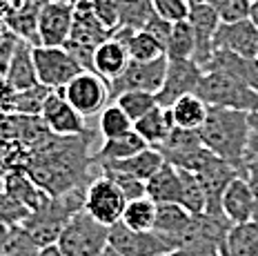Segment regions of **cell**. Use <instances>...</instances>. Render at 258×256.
<instances>
[{"label":"cell","mask_w":258,"mask_h":256,"mask_svg":"<svg viewBox=\"0 0 258 256\" xmlns=\"http://www.w3.org/2000/svg\"><path fill=\"white\" fill-rule=\"evenodd\" d=\"M214 69L238 78L240 83H245L247 87L258 94V56L245 58V56L227 54V51H216L203 72H214Z\"/></svg>","instance_id":"obj_22"},{"label":"cell","mask_w":258,"mask_h":256,"mask_svg":"<svg viewBox=\"0 0 258 256\" xmlns=\"http://www.w3.org/2000/svg\"><path fill=\"white\" fill-rule=\"evenodd\" d=\"M89 134L83 136H51L42 145L34 147L23 161V172L29 174L38 187L49 196H62L72 189L87 187L96 176L89 154Z\"/></svg>","instance_id":"obj_1"},{"label":"cell","mask_w":258,"mask_h":256,"mask_svg":"<svg viewBox=\"0 0 258 256\" xmlns=\"http://www.w3.org/2000/svg\"><path fill=\"white\" fill-rule=\"evenodd\" d=\"M125 47H127L129 60H134V62H152L165 56V47L145 29L134 31L125 40Z\"/></svg>","instance_id":"obj_33"},{"label":"cell","mask_w":258,"mask_h":256,"mask_svg":"<svg viewBox=\"0 0 258 256\" xmlns=\"http://www.w3.org/2000/svg\"><path fill=\"white\" fill-rule=\"evenodd\" d=\"M100 256H116V254H114V252H111V249H109V247H107V249H105V252H103V254H100Z\"/></svg>","instance_id":"obj_50"},{"label":"cell","mask_w":258,"mask_h":256,"mask_svg":"<svg viewBox=\"0 0 258 256\" xmlns=\"http://www.w3.org/2000/svg\"><path fill=\"white\" fill-rule=\"evenodd\" d=\"M145 196H147L149 201H154L156 205H160V203H176V205H180V201H182L180 169L165 163L163 167L145 183Z\"/></svg>","instance_id":"obj_20"},{"label":"cell","mask_w":258,"mask_h":256,"mask_svg":"<svg viewBox=\"0 0 258 256\" xmlns=\"http://www.w3.org/2000/svg\"><path fill=\"white\" fill-rule=\"evenodd\" d=\"M196 51V38L187 20L174 23V29L169 34V40L165 45V58L167 60H191Z\"/></svg>","instance_id":"obj_31"},{"label":"cell","mask_w":258,"mask_h":256,"mask_svg":"<svg viewBox=\"0 0 258 256\" xmlns=\"http://www.w3.org/2000/svg\"><path fill=\"white\" fill-rule=\"evenodd\" d=\"M29 214L31 212L20 205L18 201H14L12 196H7V194L0 196V223H5L9 227H20Z\"/></svg>","instance_id":"obj_41"},{"label":"cell","mask_w":258,"mask_h":256,"mask_svg":"<svg viewBox=\"0 0 258 256\" xmlns=\"http://www.w3.org/2000/svg\"><path fill=\"white\" fill-rule=\"evenodd\" d=\"M74 25V5L69 3H49L38 9V45L42 47H64Z\"/></svg>","instance_id":"obj_14"},{"label":"cell","mask_w":258,"mask_h":256,"mask_svg":"<svg viewBox=\"0 0 258 256\" xmlns=\"http://www.w3.org/2000/svg\"><path fill=\"white\" fill-rule=\"evenodd\" d=\"M249 18H251V23L258 27V3L251 5V12H249Z\"/></svg>","instance_id":"obj_47"},{"label":"cell","mask_w":258,"mask_h":256,"mask_svg":"<svg viewBox=\"0 0 258 256\" xmlns=\"http://www.w3.org/2000/svg\"><path fill=\"white\" fill-rule=\"evenodd\" d=\"M38 256H64V254L58 249V245H49V247H42Z\"/></svg>","instance_id":"obj_45"},{"label":"cell","mask_w":258,"mask_h":256,"mask_svg":"<svg viewBox=\"0 0 258 256\" xmlns=\"http://www.w3.org/2000/svg\"><path fill=\"white\" fill-rule=\"evenodd\" d=\"M254 3H258V0H251V5H254Z\"/></svg>","instance_id":"obj_53"},{"label":"cell","mask_w":258,"mask_h":256,"mask_svg":"<svg viewBox=\"0 0 258 256\" xmlns=\"http://www.w3.org/2000/svg\"><path fill=\"white\" fill-rule=\"evenodd\" d=\"M220 207H223V216L232 225L254 221V196H251V189L243 176H236L227 185Z\"/></svg>","instance_id":"obj_19"},{"label":"cell","mask_w":258,"mask_h":256,"mask_svg":"<svg viewBox=\"0 0 258 256\" xmlns=\"http://www.w3.org/2000/svg\"><path fill=\"white\" fill-rule=\"evenodd\" d=\"M154 3V12L163 18H167L169 23H180V20H187L189 16L191 5L187 0H152Z\"/></svg>","instance_id":"obj_42"},{"label":"cell","mask_w":258,"mask_h":256,"mask_svg":"<svg viewBox=\"0 0 258 256\" xmlns=\"http://www.w3.org/2000/svg\"><path fill=\"white\" fill-rule=\"evenodd\" d=\"M111 103H116L134 122L141 120L154 107H158L156 105V94H149V92H125L111 100Z\"/></svg>","instance_id":"obj_35"},{"label":"cell","mask_w":258,"mask_h":256,"mask_svg":"<svg viewBox=\"0 0 258 256\" xmlns=\"http://www.w3.org/2000/svg\"><path fill=\"white\" fill-rule=\"evenodd\" d=\"M49 3H69V5H76L78 0H49Z\"/></svg>","instance_id":"obj_49"},{"label":"cell","mask_w":258,"mask_h":256,"mask_svg":"<svg viewBox=\"0 0 258 256\" xmlns=\"http://www.w3.org/2000/svg\"><path fill=\"white\" fill-rule=\"evenodd\" d=\"M216 12L220 23H236V20L249 18L251 0H203Z\"/></svg>","instance_id":"obj_39"},{"label":"cell","mask_w":258,"mask_h":256,"mask_svg":"<svg viewBox=\"0 0 258 256\" xmlns=\"http://www.w3.org/2000/svg\"><path fill=\"white\" fill-rule=\"evenodd\" d=\"M171 130H174V120H171L169 109H165V107H154L149 114H145L141 120L134 122V132H136L149 147L163 145Z\"/></svg>","instance_id":"obj_26"},{"label":"cell","mask_w":258,"mask_h":256,"mask_svg":"<svg viewBox=\"0 0 258 256\" xmlns=\"http://www.w3.org/2000/svg\"><path fill=\"white\" fill-rule=\"evenodd\" d=\"M98 130L103 141H111V138L129 134L134 130V120L116 103H109L98 116Z\"/></svg>","instance_id":"obj_34"},{"label":"cell","mask_w":258,"mask_h":256,"mask_svg":"<svg viewBox=\"0 0 258 256\" xmlns=\"http://www.w3.org/2000/svg\"><path fill=\"white\" fill-rule=\"evenodd\" d=\"M154 221H156V203L149 201L147 196L129 201L120 218L122 225L134 229V232H152Z\"/></svg>","instance_id":"obj_32"},{"label":"cell","mask_w":258,"mask_h":256,"mask_svg":"<svg viewBox=\"0 0 258 256\" xmlns=\"http://www.w3.org/2000/svg\"><path fill=\"white\" fill-rule=\"evenodd\" d=\"M118 7V27H127L134 31H141L152 20L154 3L152 0H116Z\"/></svg>","instance_id":"obj_30"},{"label":"cell","mask_w":258,"mask_h":256,"mask_svg":"<svg viewBox=\"0 0 258 256\" xmlns=\"http://www.w3.org/2000/svg\"><path fill=\"white\" fill-rule=\"evenodd\" d=\"M3 78L16 92H23V89L40 85L38 76H36V67H34V47L29 42H25V40L16 42V49L12 58H9L7 67H5Z\"/></svg>","instance_id":"obj_18"},{"label":"cell","mask_w":258,"mask_h":256,"mask_svg":"<svg viewBox=\"0 0 258 256\" xmlns=\"http://www.w3.org/2000/svg\"><path fill=\"white\" fill-rule=\"evenodd\" d=\"M49 92H51V89L45 87V85H36V87L23 89V92H16L14 114H20V116H40Z\"/></svg>","instance_id":"obj_36"},{"label":"cell","mask_w":258,"mask_h":256,"mask_svg":"<svg viewBox=\"0 0 258 256\" xmlns=\"http://www.w3.org/2000/svg\"><path fill=\"white\" fill-rule=\"evenodd\" d=\"M214 49L254 58L258 56V27L251 23V18L236 20V23H220L216 38H214Z\"/></svg>","instance_id":"obj_17"},{"label":"cell","mask_w":258,"mask_h":256,"mask_svg":"<svg viewBox=\"0 0 258 256\" xmlns=\"http://www.w3.org/2000/svg\"><path fill=\"white\" fill-rule=\"evenodd\" d=\"M163 256H176V254H174V252H169V254H163Z\"/></svg>","instance_id":"obj_52"},{"label":"cell","mask_w":258,"mask_h":256,"mask_svg":"<svg viewBox=\"0 0 258 256\" xmlns=\"http://www.w3.org/2000/svg\"><path fill=\"white\" fill-rule=\"evenodd\" d=\"M109 36L111 31L96 18L87 0H78L74 5V25L64 49L83 67V72H94V51Z\"/></svg>","instance_id":"obj_5"},{"label":"cell","mask_w":258,"mask_h":256,"mask_svg":"<svg viewBox=\"0 0 258 256\" xmlns=\"http://www.w3.org/2000/svg\"><path fill=\"white\" fill-rule=\"evenodd\" d=\"M5 194V169H0V196Z\"/></svg>","instance_id":"obj_48"},{"label":"cell","mask_w":258,"mask_h":256,"mask_svg":"<svg viewBox=\"0 0 258 256\" xmlns=\"http://www.w3.org/2000/svg\"><path fill=\"white\" fill-rule=\"evenodd\" d=\"M64 98L69 100L76 111L89 118V116L100 114L107 105L111 103L109 94V83L100 78L96 72H80L67 87L62 89Z\"/></svg>","instance_id":"obj_10"},{"label":"cell","mask_w":258,"mask_h":256,"mask_svg":"<svg viewBox=\"0 0 258 256\" xmlns=\"http://www.w3.org/2000/svg\"><path fill=\"white\" fill-rule=\"evenodd\" d=\"M196 176L203 185V191H205V214L223 216V207H220L223 194L236 176H240V172L227 161L214 156L201 172H196Z\"/></svg>","instance_id":"obj_16"},{"label":"cell","mask_w":258,"mask_h":256,"mask_svg":"<svg viewBox=\"0 0 258 256\" xmlns=\"http://www.w3.org/2000/svg\"><path fill=\"white\" fill-rule=\"evenodd\" d=\"M251 125L249 114L225 107H209L207 118L198 130L203 145L218 158L227 161L240 172L245 152L251 141Z\"/></svg>","instance_id":"obj_2"},{"label":"cell","mask_w":258,"mask_h":256,"mask_svg":"<svg viewBox=\"0 0 258 256\" xmlns=\"http://www.w3.org/2000/svg\"><path fill=\"white\" fill-rule=\"evenodd\" d=\"M100 174H105L107 178H111L114 183L118 185V189L125 194L127 201H136V199H143L145 196V183L134 176H127L122 172H116V169H100Z\"/></svg>","instance_id":"obj_40"},{"label":"cell","mask_w":258,"mask_h":256,"mask_svg":"<svg viewBox=\"0 0 258 256\" xmlns=\"http://www.w3.org/2000/svg\"><path fill=\"white\" fill-rule=\"evenodd\" d=\"M171 29H174V23H169L167 18H163V16H158V14H154L152 20L147 23V27H145V31H147V34H152L163 47L167 45Z\"/></svg>","instance_id":"obj_44"},{"label":"cell","mask_w":258,"mask_h":256,"mask_svg":"<svg viewBox=\"0 0 258 256\" xmlns=\"http://www.w3.org/2000/svg\"><path fill=\"white\" fill-rule=\"evenodd\" d=\"M176 256H223L220 254V245L201 241V238H182L178 249L174 252Z\"/></svg>","instance_id":"obj_43"},{"label":"cell","mask_w":258,"mask_h":256,"mask_svg":"<svg viewBox=\"0 0 258 256\" xmlns=\"http://www.w3.org/2000/svg\"><path fill=\"white\" fill-rule=\"evenodd\" d=\"M85 191L87 187H78L62 196H49V201L36 212H31L20 227L34 238L40 249L56 245L69 218L85 210Z\"/></svg>","instance_id":"obj_3"},{"label":"cell","mask_w":258,"mask_h":256,"mask_svg":"<svg viewBox=\"0 0 258 256\" xmlns=\"http://www.w3.org/2000/svg\"><path fill=\"white\" fill-rule=\"evenodd\" d=\"M207 111H209V105L198 98L196 94L182 96L169 107L174 127H180V130H201L207 118Z\"/></svg>","instance_id":"obj_29"},{"label":"cell","mask_w":258,"mask_h":256,"mask_svg":"<svg viewBox=\"0 0 258 256\" xmlns=\"http://www.w3.org/2000/svg\"><path fill=\"white\" fill-rule=\"evenodd\" d=\"M34 67L38 83L49 89H64L83 72L64 47H34Z\"/></svg>","instance_id":"obj_8"},{"label":"cell","mask_w":258,"mask_h":256,"mask_svg":"<svg viewBox=\"0 0 258 256\" xmlns=\"http://www.w3.org/2000/svg\"><path fill=\"white\" fill-rule=\"evenodd\" d=\"M240 176L247 180L251 196H254V221L258 223V141L254 134H251L249 147H247L243 165H240Z\"/></svg>","instance_id":"obj_37"},{"label":"cell","mask_w":258,"mask_h":256,"mask_svg":"<svg viewBox=\"0 0 258 256\" xmlns=\"http://www.w3.org/2000/svg\"><path fill=\"white\" fill-rule=\"evenodd\" d=\"M129 65V54L127 47L122 42H118L114 38H107L103 45L96 47L94 51V72L100 78H105L107 83L118 78L125 67Z\"/></svg>","instance_id":"obj_25"},{"label":"cell","mask_w":258,"mask_h":256,"mask_svg":"<svg viewBox=\"0 0 258 256\" xmlns=\"http://www.w3.org/2000/svg\"><path fill=\"white\" fill-rule=\"evenodd\" d=\"M165 72H167V58H158L152 62H134L129 60V65L125 67V72L118 78L109 81V94L111 100L118 98L125 92H149L156 94L163 85Z\"/></svg>","instance_id":"obj_12"},{"label":"cell","mask_w":258,"mask_h":256,"mask_svg":"<svg viewBox=\"0 0 258 256\" xmlns=\"http://www.w3.org/2000/svg\"><path fill=\"white\" fill-rule=\"evenodd\" d=\"M40 118L53 136H83L87 134V118L76 111L64 98L62 89H51L45 100Z\"/></svg>","instance_id":"obj_13"},{"label":"cell","mask_w":258,"mask_h":256,"mask_svg":"<svg viewBox=\"0 0 258 256\" xmlns=\"http://www.w3.org/2000/svg\"><path fill=\"white\" fill-rule=\"evenodd\" d=\"M249 125H251V132H254V136L258 141V111H251L249 114Z\"/></svg>","instance_id":"obj_46"},{"label":"cell","mask_w":258,"mask_h":256,"mask_svg":"<svg viewBox=\"0 0 258 256\" xmlns=\"http://www.w3.org/2000/svg\"><path fill=\"white\" fill-rule=\"evenodd\" d=\"M147 147H149L147 143L132 130L125 136L111 138V141H103V145H100L98 152L94 154V163L103 165V163L122 161V158H129V156H134V154H141L143 149H147Z\"/></svg>","instance_id":"obj_28"},{"label":"cell","mask_w":258,"mask_h":256,"mask_svg":"<svg viewBox=\"0 0 258 256\" xmlns=\"http://www.w3.org/2000/svg\"><path fill=\"white\" fill-rule=\"evenodd\" d=\"M163 165H165L163 154L156 147H147V149H143L141 154H134V156L122 158V161L103 163V165H98V167L100 169H116V172H122L127 176H134V178L143 180V183H147Z\"/></svg>","instance_id":"obj_24"},{"label":"cell","mask_w":258,"mask_h":256,"mask_svg":"<svg viewBox=\"0 0 258 256\" xmlns=\"http://www.w3.org/2000/svg\"><path fill=\"white\" fill-rule=\"evenodd\" d=\"M187 3H189V5H201L203 0H187Z\"/></svg>","instance_id":"obj_51"},{"label":"cell","mask_w":258,"mask_h":256,"mask_svg":"<svg viewBox=\"0 0 258 256\" xmlns=\"http://www.w3.org/2000/svg\"><path fill=\"white\" fill-rule=\"evenodd\" d=\"M189 225H191V214L182 205H176V203H160V205H156L154 232L169 238L176 245V249H178L182 238H185Z\"/></svg>","instance_id":"obj_23"},{"label":"cell","mask_w":258,"mask_h":256,"mask_svg":"<svg viewBox=\"0 0 258 256\" xmlns=\"http://www.w3.org/2000/svg\"><path fill=\"white\" fill-rule=\"evenodd\" d=\"M56 245L64 256H100L109 247V227L80 210L69 218Z\"/></svg>","instance_id":"obj_6"},{"label":"cell","mask_w":258,"mask_h":256,"mask_svg":"<svg viewBox=\"0 0 258 256\" xmlns=\"http://www.w3.org/2000/svg\"><path fill=\"white\" fill-rule=\"evenodd\" d=\"M109 249L116 256H163L176 252V245L158 232H134L122 223L109 227Z\"/></svg>","instance_id":"obj_9"},{"label":"cell","mask_w":258,"mask_h":256,"mask_svg":"<svg viewBox=\"0 0 258 256\" xmlns=\"http://www.w3.org/2000/svg\"><path fill=\"white\" fill-rule=\"evenodd\" d=\"M196 96L205 100L209 107H225L236 111H258V94L249 89L238 78L229 76L225 72H205L203 81L196 89Z\"/></svg>","instance_id":"obj_4"},{"label":"cell","mask_w":258,"mask_h":256,"mask_svg":"<svg viewBox=\"0 0 258 256\" xmlns=\"http://www.w3.org/2000/svg\"><path fill=\"white\" fill-rule=\"evenodd\" d=\"M40 247L23 227H12L7 241L0 247V256H38Z\"/></svg>","instance_id":"obj_38"},{"label":"cell","mask_w":258,"mask_h":256,"mask_svg":"<svg viewBox=\"0 0 258 256\" xmlns=\"http://www.w3.org/2000/svg\"><path fill=\"white\" fill-rule=\"evenodd\" d=\"M187 23H189L194 38H196V51H194L191 60L201 69H205L209 65V60H212V56L216 54L214 38H216V31L220 27V18L209 5L201 3V5H191Z\"/></svg>","instance_id":"obj_15"},{"label":"cell","mask_w":258,"mask_h":256,"mask_svg":"<svg viewBox=\"0 0 258 256\" xmlns=\"http://www.w3.org/2000/svg\"><path fill=\"white\" fill-rule=\"evenodd\" d=\"M203 69L194 60H167L163 85L156 92V105L169 109L182 96L196 94L198 85L203 81Z\"/></svg>","instance_id":"obj_11"},{"label":"cell","mask_w":258,"mask_h":256,"mask_svg":"<svg viewBox=\"0 0 258 256\" xmlns=\"http://www.w3.org/2000/svg\"><path fill=\"white\" fill-rule=\"evenodd\" d=\"M223 256H258V223L247 221L232 225L220 247Z\"/></svg>","instance_id":"obj_27"},{"label":"cell","mask_w":258,"mask_h":256,"mask_svg":"<svg viewBox=\"0 0 258 256\" xmlns=\"http://www.w3.org/2000/svg\"><path fill=\"white\" fill-rule=\"evenodd\" d=\"M127 203L129 201L125 199V194L105 174L96 176L87 185V191H85V212L107 227L120 223Z\"/></svg>","instance_id":"obj_7"},{"label":"cell","mask_w":258,"mask_h":256,"mask_svg":"<svg viewBox=\"0 0 258 256\" xmlns=\"http://www.w3.org/2000/svg\"><path fill=\"white\" fill-rule=\"evenodd\" d=\"M5 194L18 201L29 212H36L49 201V194L42 187H38L23 169H7L5 172Z\"/></svg>","instance_id":"obj_21"}]
</instances>
